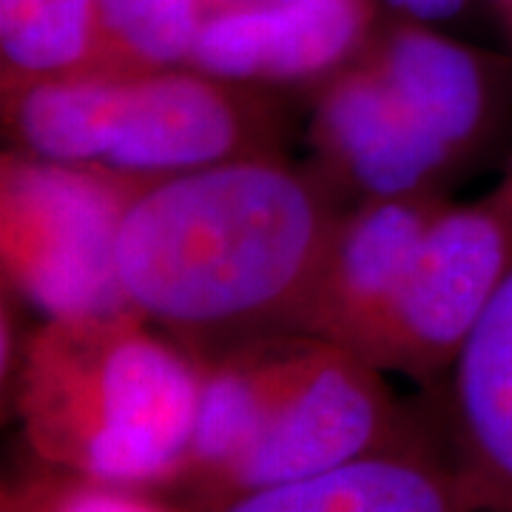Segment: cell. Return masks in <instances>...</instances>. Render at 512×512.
Masks as SVG:
<instances>
[{
	"mask_svg": "<svg viewBox=\"0 0 512 512\" xmlns=\"http://www.w3.org/2000/svg\"><path fill=\"white\" fill-rule=\"evenodd\" d=\"M342 214L319 174L282 151L146 183L120 222V288L202 359L302 333Z\"/></svg>",
	"mask_w": 512,
	"mask_h": 512,
	"instance_id": "obj_1",
	"label": "cell"
},
{
	"mask_svg": "<svg viewBox=\"0 0 512 512\" xmlns=\"http://www.w3.org/2000/svg\"><path fill=\"white\" fill-rule=\"evenodd\" d=\"M510 106V60L402 18L319 83L311 168L345 208L447 194L498 143Z\"/></svg>",
	"mask_w": 512,
	"mask_h": 512,
	"instance_id": "obj_2",
	"label": "cell"
},
{
	"mask_svg": "<svg viewBox=\"0 0 512 512\" xmlns=\"http://www.w3.org/2000/svg\"><path fill=\"white\" fill-rule=\"evenodd\" d=\"M205 359L137 311L29 328L6 399L35 461L171 493L183 476Z\"/></svg>",
	"mask_w": 512,
	"mask_h": 512,
	"instance_id": "obj_3",
	"label": "cell"
},
{
	"mask_svg": "<svg viewBox=\"0 0 512 512\" xmlns=\"http://www.w3.org/2000/svg\"><path fill=\"white\" fill-rule=\"evenodd\" d=\"M3 128L29 157L157 183L279 154L282 117L259 86L197 66L80 72L3 86Z\"/></svg>",
	"mask_w": 512,
	"mask_h": 512,
	"instance_id": "obj_4",
	"label": "cell"
},
{
	"mask_svg": "<svg viewBox=\"0 0 512 512\" xmlns=\"http://www.w3.org/2000/svg\"><path fill=\"white\" fill-rule=\"evenodd\" d=\"M143 185L6 148L0 160L3 293L43 319L131 311L117 276V237Z\"/></svg>",
	"mask_w": 512,
	"mask_h": 512,
	"instance_id": "obj_5",
	"label": "cell"
},
{
	"mask_svg": "<svg viewBox=\"0 0 512 512\" xmlns=\"http://www.w3.org/2000/svg\"><path fill=\"white\" fill-rule=\"evenodd\" d=\"M512 268V157L493 188L447 202L384 311L348 350L382 373L447 376Z\"/></svg>",
	"mask_w": 512,
	"mask_h": 512,
	"instance_id": "obj_6",
	"label": "cell"
},
{
	"mask_svg": "<svg viewBox=\"0 0 512 512\" xmlns=\"http://www.w3.org/2000/svg\"><path fill=\"white\" fill-rule=\"evenodd\" d=\"M413 430L379 367L322 336L279 333L262 427L228 481L222 504L333 470L407 439Z\"/></svg>",
	"mask_w": 512,
	"mask_h": 512,
	"instance_id": "obj_7",
	"label": "cell"
},
{
	"mask_svg": "<svg viewBox=\"0 0 512 512\" xmlns=\"http://www.w3.org/2000/svg\"><path fill=\"white\" fill-rule=\"evenodd\" d=\"M370 26L373 0H268L211 15L188 66L248 86L322 83L365 46Z\"/></svg>",
	"mask_w": 512,
	"mask_h": 512,
	"instance_id": "obj_8",
	"label": "cell"
},
{
	"mask_svg": "<svg viewBox=\"0 0 512 512\" xmlns=\"http://www.w3.org/2000/svg\"><path fill=\"white\" fill-rule=\"evenodd\" d=\"M450 194H410L345 208L302 319V333L350 348L384 311Z\"/></svg>",
	"mask_w": 512,
	"mask_h": 512,
	"instance_id": "obj_9",
	"label": "cell"
},
{
	"mask_svg": "<svg viewBox=\"0 0 512 512\" xmlns=\"http://www.w3.org/2000/svg\"><path fill=\"white\" fill-rule=\"evenodd\" d=\"M447 376V453L473 510L512 512V268Z\"/></svg>",
	"mask_w": 512,
	"mask_h": 512,
	"instance_id": "obj_10",
	"label": "cell"
},
{
	"mask_svg": "<svg viewBox=\"0 0 512 512\" xmlns=\"http://www.w3.org/2000/svg\"><path fill=\"white\" fill-rule=\"evenodd\" d=\"M214 512H476L450 453L407 439L316 476L254 490Z\"/></svg>",
	"mask_w": 512,
	"mask_h": 512,
	"instance_id": "obj_11",
	"label": "cell"
},
{
	"mask_svg": "<svg viewBox=\"0 0 512 512\" xmlns=\"http://www.w3.org/2000/svg\"><path fill=\"white\" fill-rule=\"evenodd\" d=\"M100 0H0V83L80 72L92 63Z\"/></svg>",
	"mask_w": 512,
	"mask_h": 512,
	"instance_id": "obj_12",
	"label": "cell"
},
{
	"mask_svg": "<svg viewBox=\"0 0 512 512\" xmlns=\"http://www.w3.org/2000/svg\"><path fill=\"white\" fill-rule=\"evenodd\" d=\"M202 23V0H100L86 69L151 72L185 66Z\"/></svg>",
	"mask_w": 512,
	"mask_h": 512,
	"instance_id": "obj_13",
	"label": "cell"
},
{
	"mask_svg": "<svg viewBox=\"0 0 512 512\" xmlns=\"http://www.w3.org/2000/svg\"><path fill=\"white\" fill-rule=\"evenodd\" d=\"M0 512H191L165 501L163 493L109 484L43 461L3 481Z\"/></svg>",
	"mask_w": 512,
	"mask_h": 512,
	"instance_id": "obj_14",
	"label": "cell"
},
{
	"mask_svg": "<svg viewBox=\"0 0 512 512\" xmlns=\"http://www.w3.org/2000/svg\"><path fill=\"white\" fill-rule=\"evenodd\" d=\"M396 15L419 23H441L456 18L467 0H382Z\"/></svg>",
	"mask_w": 512,
	"mask_h": 512,
	"instance_id": "obj_15",
	"label": "cell"
},
{
	"mask_svg": "<svg viewBox=\"0 0 512 512\" xmlns=\"http://www.w3.org/2000/svg\"><path fill=\"white\" fill-rule=\"evenodd\" d=\"M259 3H268V0H202V15L208 20L211 15L231 12V9H248V6H259Z\"/></svg>",
	"mask_w": 512,
	"mask_h": 512,
	"instance_id": "obj_16",
	"label": "cell"
},
{
	"mask_svg": "<svg viewBox=\"0 0 512 512\" xmlns=\"http://www.w3.org/2000/svg\"><path fill=\"white\" fill-rule=\"evenodd\" d=\"M495 9H498V15H501V23H504V29H507V35L512 40V0H493Z\"/></svg>",
	"mask_w": 512,
	"mask_h": 512,
	"instance_id": "obj_17",
	"label": "cell"
}]
</instances>
